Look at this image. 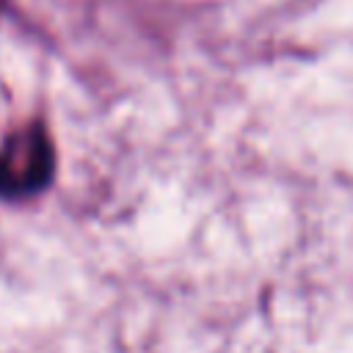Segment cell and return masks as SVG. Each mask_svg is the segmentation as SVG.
Listing matches in <instances>:
<instances>
[{
	"mask_svg": "<svg viewBox=\"0 0 353 353\" xmlns=\"http://www.w3.org/2000/svg\"><path fill=\"white\" fill-rule=\"evenodd\" d=\"M55 168L50 138L41 127H25L0 149V196L22 199L50 185Z\"/></svg>",
	"mask_w": 353,
	"mask_h": 353,
	"instance_id": "cell-1",
	"label": "cell"
}]
</instances>
